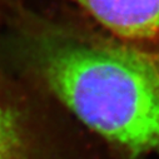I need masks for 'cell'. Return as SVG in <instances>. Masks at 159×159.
<instances>
[{
    "instance_id": "obj_4",
    "label": "cell",
    "mask_w": 159,
    "mask_h": 159,
    "mask_svg": "<svg viewBox=\"0 0 159 159\" xmlns=\"http://www.w3.org/2000/svg\"><path fill=\"white\" fill-rule=\"evenodd\" d=\"M148 54H149V57H150V59H152L153 64L155 65V68L158 70V74H159V53H148Z\"/></svg>"
},
{
    "instance_id": "obj_3",
    "label": "cell",
    "mask_w": 159,
    "mask_h": 159,
    "mask_svg": "<svg viewBox=\"0 0 159 159\" xmlns=\"http://www.w3.org/2000/svg\"><path fill=\"white\" fill-rule=\"evenodd\" d=\"M0 159H40L29 120L0 80Z\"/></svg>"
},
{
    "instance_id": "obj_2",
    "label": "cell",
    "mask_w": 159,
    "mask_h": 159,
    "mask_svg": "<svg viewBox=\"0 0 159 159\" xmlns=\"http://www.w3.org/2000/svg\"><path fill=\"white\" fill-rule=\"evenodd\" d=\"M80 8L115 40L159 53V0H68Z\"/></svg>"
},
{
    "instance_id": "obj_1",
    "label": "cell",
    "mask_w": 159,
    "mask_h": 159,
    "mask_svg": "<svg viewBox=\"0 0 159 159\" xmlns=\"http://www.w3.org/2000/svg\"><path fill=\"white\" fill-rule=\"evenodd\" d=\"M28 28L35 66L75 116L130 154L159 153V74L147 52L58 25Z\"/></svg>"
}]
</instances>
